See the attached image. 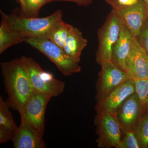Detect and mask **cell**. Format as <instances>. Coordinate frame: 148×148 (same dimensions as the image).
<instances>
[{"label":"cell","instance_id":"6da1fadb","mask_svg":"<svg viewBox=\"0 0 148 148\" xmlns=\"http://www.w3.org/2000/svg\"><path fill=\"white\" fill-rule=\"evenodd\" d=\"M10 108L19 112L34 91L21 58L1 63Z\"/></svg>","mask_w":148,"mask_h":148},{"label":"cell","instance_id":"7a4b0ae2","mask_svg":"<svg viewBox=\"0 0 148 148\" xmlns=\"http://www.w3.org/2000/svg\"><path fill=\"white\" fill-rule=\"evenodd\" d=\"M10 27L26 38L44 37L47 36L53 27L62 19L60 10L46 17H25L18 13L7 14L0 11Z\"/></svg>","mask_w":148,"mask_h":148},{"label":"cell","instance_id":"3957f363","mask_svg":"<svg viewBox=\"0 0 148 148\" xmlns=\"http://www.w3.org/2000/svg\"><path fill=\"white\" fill-rule=\"evenodd\" d=\"M25 42L52 61L64 75H71L81 71L78 63L71 59L63 49L47 38L31 37L27 38Z\"/></svg>","mask_w":148,"mask_h":148},{"label":"cell","instance_id":"277c9868","mask_svg":"<svg viewBox=\"0 0 148 148\" xmlns=\"http://www.w3.org/2000/svg\"><path fill=\"white\" fill-rule=\"evenodd\" d=\"M122 20L116 12L112 9L105 22L98 30V44L96 61L99 65L111 61L112 49L118 39Z\"/></svg>","mask_w":148,"mask_h":148},{"label":"cell","instance_id":"5b68a950","mask_svg":"<svg viewBox=\"0 0 148 148\" xmlns=\"http://www.w3.org/2000/svg\"><path fill=\"white\" fill-rule=\"evenodd\" d=\"M21 60L34 90L57 97L61 95L65 89V84L53 77L52 74L45 71L33 58L21 56Z\"/></svg>","mask_w":148,"mask_h":148},{"label":"cell","instance_id":"8992f818","mask_svg":"<svg viewBox=\"0 0 148 148\" xmlns=\"http://www.w3.org/2000/svg\"><path fill=\"white\" fill-rule=\"evenodd\" d=\"M52 97L49 94L34 90L18 112L21 122L32 126L42 137L45 131L46 109Z\"/></svg>","mask_w":148,"mask_h":148},{"label":"cell","instance_id":"52a82bcc","mask_svg":"<svg viewBox=\"0 0 148 148\" xmlns=\"http://www.w3.org/2000/svg\"><path fill=\"white\" fill-rule=\"evenodd\" d=\"M95 123L98 147L120 148L122 131L115 115L108 112L97 113Z\"/></svg>","mask_w":148,"mask_h":148},{"label":"cell","instance_id":"ba28073f","mask_svg":"<svg viewBox=\"0 0 148 148\" xmlns=\"http://www.w3.org/2000/svg\"><path fill=\"white\" fill-rule=\"evenodd\" d=\"M96 84L97 103L104 100L112 91L129 79L128 73L117 67L112 61L101 65Z\"/></svg>","mask_w":148,"mask_h":148},{"label":"cell","instance_id":"9c48e42d","mask_svg":"<svg viewBox=\"0 0 148 148\" xmlns=\"http://www.w3.org/2000/svg\"><path fill=\"white\" fill-rule=\"evenodd\" d=\"M115 11L121 19L131 31L133 36H138L142 25L148 17V8L143 0L131 5H123L117 0H106Z\"/></svg>","mask_w":148,"mask_h":148},{"label":"cell","instance_id":"30bf717a","mask_svg":"<svg viewBox=\"0 0 148 148\" xmlns=\"http://www.w3.org/2000/svg\"><path fill=\"white\" fill-rule=\"evenodd\" d=\"M143 109L144 107L136 92L122 103L115 114L122 132L134 131L142 116Z\"/></svg>","mask_w":148,"mask_h":148},{"label":"cell","instance_id":"8fae6325","mask_svg":"<svg viewBox=\"0 0 148 148\" xmlns=\"http://www.w3.org/2000/svg\"><path fill=\"white\" fill-rule=\"evenodd\" d=\"M125 71L135 80L148 78V54L135 37L125 63Z\"/></svg>","mask_w":148,"mask_h":148},{"label":"cell","instance_id":"7c38bea8","mask_svg":"<svg viewBox=\"0 0 148 148\" xmlns=\"http://www.w3.org/2000/svg\"><path fill=\"white\" fill-rule=\"evenodd\" d=\"M136 92L135 81L129 79L115 89L95 106L97 113L108 112L115 115L117 109L129 96Z\"/></svg>","mask_w":148,"mask_h":148},{"label":"cell","instance_id":"4fadbf2b","mask_svg":"<svg viewBox=\"0 0 148 148\" xmlns=\"http://www.w3.org/2000/svg\"><path fill=\"white\" fill-rule=\"evenodd\" d=\"M133 36L122 21L119 37L112 49L111 61L120 69L125 71V61L130 52Z\"/></svg>","mask_w":148,"mask_h":148},{"label":"cell","instance_id":"5bb4252c","mask_svg":"<svg viewBox=\"0 0 148 148\" xmlns=\"http://www.w3.org/2000/svg\"><path fill=\"white\" fill-rule=\"evenodd\" d=\"M42 138L32 126L21 122L12 141L15 148H45V144Z\"/></svg>","mask_w":148,"mask_h":148},{"label":"cell","instance_id":"9a60e30c","mask_svg":"<svg viewBox=\"0 0 148 148\" xmlns=\"http://www.w3.org/2000/svg\"><path fill=\"white\" fill-rule=\"evenodd\" d=\"M88 41L82 33L72 26L65 41L63 49L71 59L79 63L82 51L87 45Z\"/></svg>","mask_w":148,"mask_h":148},{"label":"cell","instance_id":"2e32d148","mask_svg":"<svg viewBox=\"0 0 148 148\" xmlns=\"http://www.w3.org/2000/svg\"><path fill=\"white\" fill-rule=\"evenodd\" d=\"M1 17L0 26V54L10 47L25 42L27 38L11 29L5 18Z\"/></svg>","mask_w":148,"mask_h":148},{"label":"cell","instance_id":"e0dca14e","mask_svg":"<svg viewBox=\"0 0 148 148\" xmlns=\"http://www.w3.org/2000/svg\"><path fill=\"white\" fill-rule=\"evenodd\" d=\"M55 1L73 2V0H22L19 3L20 7L18 9V12L24 17H38L43 6Z\"/></svg>","mask_w":148,"mask_h":148},{"label":"cell","instance_id":"ac0fdd59","mask_svg":"<svg viewBox=\"0 0 148 148\" xmlns=\"http://www.w3.org/2000/svg\"><path fill=\"white\" fill-rule=\"evenodd\" d=\"M72 27V25L65 23L62 19L51 30L46 38L63 49Z\"/></svg>","mask_w":148,"mask_h":148},{"label":"cell","instance_id":"d6986e66","mask_svg":"<svg viewBox=\"0 0 148 148\" xmlns=\"http://www.w3.org/2000/svg\"><path fill=\"white\" fill-rule=\"evenodd\" d=\"M135 135L143 148L148 147V106L144 107L143 114L137 127L134 130Z\"/></svg>","mask_w":148,"mask_h":148},{"label":"cell","instance_id":"ffe728a7","mask_svg":"<svg viewBox=\"0 0 148 148\" xmlns=\"http://www.w3.org/2000/svg\"><path fill=\"white\" fill-rule=\"evenodd\" d=\"M9 106L2 96L0 97V125L9 128L15 132L18 128L13 119Z\"/></svg>","mask_w":148,"mask_h":148},{"label":"cell","instance_id":"44dd1931","mask_svg":"<svg viewBox=\"0 0 148 148\" xmlns=\"http://www.w3.org/2000/svg\"><path fill=\"white\" fill-rule=\"evenodd\" d=\"M135 90L140 101L144 107L148 106V78L135 80Z\"/></svg>","mask_w":148,"mask_h":148},{"label":"cell","instance_id":"7402d4cb","mask_svg":"<svg viewBox=\"0 0 148 148\" xmlns=\"http://www.w3.org/2000/svg\"><path fill=\"white\" fill-rule=\"evenodd\" d=\"M123 133L124 136L122 138L120 148H143L134 131H127Z\"/></svg>","mask_w":148,"mask_h":148},{"label":"cell","instance_id":"603a6c76","mask_svg":"<svg viewBox=\"0 0 148 148\" xmlns=\"http://www.w3.org/2000/svg\"><path fill=\"white\" fill-rule=\"evenodd\" d=\"M135 38L148 54V17L142 25L138 36Z\"/></svg>","mask_w":148,"mask_h":148},{"label":"cell","instance_id":"cb8c5ba5","mask_svg":"<svg viewBox=\"0 0 148 148\" xmlns=\"http://www.w3.org/2000/svg\"><path fill=\"white\" fill-rule=\"evenodd\" d=\"M14 132L9 128L0 125V143H5L12 140Z\"/></svg>","mask_w":148,"mask_h":148},{"label":"cell","instance_id":"d4e9b609","mask_svg":"<svg viewBox=\"0 0 148 148\" xmlns=\"http://www.w3.org/2000/svg\"><path fill=\"white\" fill-rule=\"evenodd\" d=\"M139 0H117L118 2L123 5H131L138 2Z\"/></svg>","mask_w":148,"mask_h":148},{"label":"cell","instance_id":"484cf974","mask_svg":"<svg viewBox=\"0 0 148 148\" xmlns=\"http://www.w3.org/2000/svg\"><path fill=\"white\" fill-rule=\"evenodd\" d=\"M143 1H144L145 2V3H146V4H147L148 8V0H143Z\"/></svg>","mask_w":148,"mask_h":148},{"label":"cell","instance_id":"4316f807","mask_svg":"<svg viewBox=\"0 0 148 148\" xmlns=\"http://www.w3.org/2000/svg\"><path fill=\"white\" fill-rule=\"evenodd\" d=\"M17 1H18V3H20V2H21V1H22V0H17Z\"/></svg>","mask_w":148,"mask_h":148},{"label":"cell","instance_id":"83f0119b","mask_svg":"<svg viewBox=\"0 0 148 148\" xmlns=\"http://www.w3.org/2000/svg\"></svg>","mask_w":148,"mask_h":148}]
</instances>
